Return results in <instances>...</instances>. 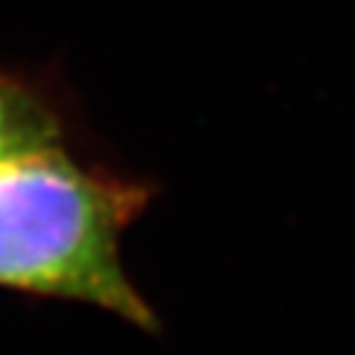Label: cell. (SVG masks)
I'll list each match as a JSON object with an SVG mask.
<instances>
[{
  "label": "cell",
  "instance_id": "cell-1",
  "mask_svg": "<svg viewBox=\"0 0 355 355\" xmlns=\"http://www.w3.org/2000/svg\"><path fill=\"white\" fill-rule=\"evenodd\" d=\"M140 205V188L81 165L62 143L3 157L0 288L84 302L157 330L121 257V235Z\"/></svg>",
  "mask_w": 355,
  "mask_h": 355
},
{
  "label": "cell",
  "instance_id": "cell-2",
  "mask_svg": "<svg viewBox=\"0 0 355 355\" xmlns=\"http://www.w3.org/2000/svg\"><path fill=\"white\" fill-rule=\"evenodd\" d=\"M62 137V118L51 98L26 78L0 73V159L59 146Z\"/></svg>",
  "mask_w": 355,
  "mask_h": 355
}]
</instances>
